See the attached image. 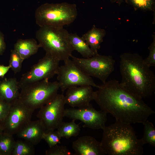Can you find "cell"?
I'll use <instances>...</instances> for the list:
<instances>
[{"mask_svg":"<svg viewBox=\"0 0 155 155\" xmlns=\"http://www.w3.org/2000/svg\"><path fill=\"white\" fill-rule=\"evenodd\" d=\"M61 138L57 131L46 130L43 135L42 139L46 142L50 148L60 144Z\"/></svg>","mask_w":155,"mask_h":155,"instance_id":"cell-25","label":"cell"},{"mask_svg":"<svg viewBox=\"0 0 155 155\" xmlns=\"http://www.w3.org/2000/svg\"><path fill=\"white\" fill-rule=\"evenodd\" d=\"M69 40L73 50L77 51L84 58L90 57L97 54L93 51L82 37L79 36L76 33H70Z\"/></svg>","mask_w":155,"mask_h":155,"instance_id":"cell-19","label":"cell"},{"mask_svg":"<svg viewBox=\"0 0 155 155\" xmlns=\"http://www.w3.org/2000/svg\"><path fill=\"white\" fill-rule=\"evenodd\" d=\"M66 90L64 95L65 104L72 108L88 105L94 99L95 91L90 86H72Z\"/></svg>","mask_w":155,"mask_h":155,"instance_id":"cell-13","label":"cell"},{"mask_svg":"<svg viewBox=\"0 0 155 155\" xmlns=\"http://www.w3.org/2000/svg\"><path fill=\"white\" fill-rule=\"evenodd\" d=\"M72 147L76 155L105 154L101 147L100 142L89 135L79 137L73 142Z\"/></svg>","mask_w":155,"mask_h":155,"instance_id":"cell-14","label":"cell"},{"mask_svg":"<svg viewBox=\"0 0 155 155\" xmlns=\"http://www.w3.org/2000/svg\"><path fill=\"white\" fill-rule=\"evenodd\" d=\"M46 155H76L64 146L56 145L45 152Z\"/></svg>","mask_w":155,"mask_h":155,"instance_id":"cell-26","label":"cell"},{"mask_svg":"<svg viewBox=\"0 0 155 155\" xmlns=\"http://www.w3.org/2000/svg\"><path fill=\"white\" fill-rule=\"evenodd\" d=\"M95 91L94 100L101 110L116 121L131 124L143 123L155 111L142 98L125 89L117 80L106 82Z\"/></svg>","mask_w":155,"mask_h":155,"instance_id":"cell-1","label":"cell"},{"mask_svg":"<svg viewBox=\"0 0 155 155\" xmlns=\"http://www.w3.org/2000/svg\"><path fill=\"white\" fill-rule=\"evenodd\" d=\"M19 89L18 81L15 78L0 81V100L11 104L18 99Z\"/></svg>","mask_w":155,"mask_h":155,"instance_id":"cell-16","label":"cell"},{"mask_svg":"<svg viewBox=\"0 0 155 155\" xmlns=\"http://www.w3.org/2000/svg\"><path fill=\"white\" fill-rule=\"evenodd\" d=\"M39 48L34 39H19L14 44L13 49L24 60L36 53Z\"/></svg>","mask_w":155,"mask_h":155,"instance_id":"cell-17","label":"cell"},{"mask_svg":"<svg viewBox=\"0 0 155 155\" xmlns=\"http://www.w3.org/2000/svg\"><path fill=\"white\" fill-rule=\"evenodd\" d=\"M34 145L25 141L16 142L11 155H33L35 154Z\"/></svg>","mask_w":155,"mask_h":155,"instance_id":"cell-22","label":"cell"},{"mask_svg":"<svg viewBox=\"0 0 155 155\" xmlns=\"http://www.w3.org/2000/svg\"><path fill=\"white\" fill-rule=\"evenodd\" d=\"M59 66L57 75L60 88L63 92L69 88L74 86L89 85L98 88L97 85L91 77L81 69L72 60L69 59Z\"/></svg>","mask_w":155,"mask_h":155,"instance_id":"cell-8","label":"cell"},{"mask_svg":"<svg viewBox=\"0 0 155 155\" xmlns=\"http://www.w3.org/2000/svg\"><path fill=\"white\" fill-rule=\"evenodd\" d=\"M23 61L19 55L14 49L11 50L9 65L15 74L21 71Z\"/></svg>","mask_w":155,"mask_h":155,"instance_id":"cell-24","label":"cell"},{"mask_svg":"<svg viewBox=\"0 0 155 155\" xmlns=\"http://www.w3.org/2000/svg\"><path fill=\"white\" fill-rule=\"evenodd\" d=\"M70 57L86 73L98 79L103 84L106 82L114 69L115 61L111 55L98 53L89 58H79L72 55Z\"/></svg>","mask_w":155,"mask_h":155,"instance_id":"cell-7","label":"cell"},{"mask_svg":"<svg viewBox=\"0 0 155 155\" xmlns=\"http://www.w3.org/2000/svg\"><path fill=\"white\" fill-rule=\"evenodd\" d=\"M16 142L12 135L3 132L0 134V153L2 155H11Z\"/></svg>","mask_w":155,"mask_h":155,"instance_id":"cell-21","label":"cell"},{"mask_svg":"<svg viewBox=\"0 0 155 155\" xmlns=\"http://www.w3.org/2000/svg\"><path fill=\"white\" fill-rule=\"evenodd\" d=\"M58 81L43 80L26 85L21 89L18 99L27 108L34 111L40 109L58 93Z\"/></svg>","mask_w":155,"mask_h":155,"instance_id":"cell-6","label":"cell"},{"mask_svg":"<svg viewBox=\"0 0 155 155\" xmlns=\"http://www.w3.org/2000/svg\"><path fill=\"white\" fill-rule=\"evenodd\" d=\"M105 31L103 29L98 28L94 26L87 32L83 34L82 38L87 43L93 51L97 54L98 50L103 41Z\"/></svg>","mask_w":155,"mask_h":155,"instance_id":"cell-18","label":"cell"},{"mask_svg":"<svg viewBox=\"0 0 155 155\" xmlns=\"http://www.w3.org/2000/svg\"><path fill=\"white\" fill-rule=\"evenodd\" d=\"M106 113L98 111L90 104L78 108L65 109L64 116L72 120H80L84 123L83 127L93 129H102L107 121Z\"/></svg>","mask_w":155,"mask_h":155,"instance_id":"cell-12","label":"cell"},{"mask_svg":"<svg viewBox=\"0 0 155 155\" xmlns=\"http://www.w3.org/2000/svg\"><path fill=\"white\" fill-rule=\"evenodd\" d=\"M144 125V135L141 138L144 144H148L155 147V127L152 123L146 120Z\"/></svg>","mask_w":155,"mask_h":155,"instance_id":"cell-23","label":"cell"},{"mask_svg":"<svg viewBox=\"0 0 155 155\" xmlns=\"http://www.w3.org/2000/svg\"><path fill=\"white\" fill-rule=\"evenodd\" d=\"M33 112L16 100L10 104L7 115L0 122L3 132L12 135L16 134L31 120Z\"/></svg>","mask_w":155,"mask_h":155,"instance_id":"cell-11","label":"cell"},{"mask_svg":"<svg viewBox=\"0 0 155 155\" xmlns=\"http://www.w3.org/2000/svg\"><path fill=\"white\" fill-rule=\"evenodd\" d=\"M3 132V128L0 125V134L1 133Z\"/></svg>","mask_w":155,"mask_h":155,"instance_id":"cell-32","label":"cell"},{"mask_svg":"<svg viewBox=\"0 0 155 155\" xmlns=\"http://www.w3.org/2000/svg\"><path fill=\"white\" fill-rule=\"evenodd\" d=\"M10 68H11V67L9 65L7 66L0 65V77L3 78L5 75L9 71Z\"/></svg>","mask_w":155,"mask_h":155,"instance_id":"cell-31","label":"cell"},{"mask_svg":"<svg viewBox=\"0 0 155 155\" xmlns=\"http://www.w3.org/2000/svg\"><path fill=\"white\" fill-rule=\"evenodd\" d=\"M65 104L63 94H57L40 108L37 116L46 130H55L63 122Z\"/></svg>","mask_w":155,"mask_h":155,"instance_id":"cell-10","label":"cell"},{"mask_svg":"<svg viewBox=\"0 0 155 155\" xmlns=\"http://www.w3.org/2000/svg\"><path fill=\"white\" fill-rule=\"evenodd\" d=\"M131 2L138 8L149 9L151 8L152 5V0H130Z\"/></svg>","mask_w":155,"mask_h":155,"instance_id":"cell-28","label":"cell"},{"mask_svg":"<svg viewBox=\"0 0 155 155\" xmlns=\"http://www.w3.org/2000/svg\"><path fill=\"white\" fill-rule=\"evenodd\" d=\"M10 104L0 100V122L7 115L9 110Z\"/></svg>","mask_w":155,"mask_h":155,"instance_id":"cell-29","label":"cell"},{"mask_svg":"<svg viewBox=\"0 0 155 155\" xmlns=\"http://www.w3.org/2000/svg\"><path fill=\"white\" fill-rule=\"evenodd\" d=\"M101 145L105 154L142 155L144 144L131 124L116 121L102 129Z\"/></svg>","mask_w":155,"mask_h":155,"instance_id":"cell-3","label":"cell"},{"mask_svg":"<svg viewBox=\"0 0 155 155\" xmlns=\"http://www.w3.org/2000/svg\"><path fill=\"white\" fill-rule=\"evenodd\" d=\"M72 120L69 122H63L57 129V131L61 138H69L76 137L80 133V128L79 125Z\"/></svg>","mask_w":155,"mask_h":155,"instance_id":"cell-20","label":"cell"},{"mask_svg":"<svg viewBox=\"0 0 155 155\" xmlns=\"http://www.w3.org/2000/svg\"><path fill=\"white\" fill-rule=\"evenodd\" d=\"M6 48V45L4 41V36L0 31V55H2Z\"/></svg>","mask_w":155,"mask_h":155,"instance_id":"cell-30","label":"cell"},{"mask_svg":"<svg viewBox=\"0 0 155 155\" xmlns=\"http://www.w3.org/2000/svg\"><path fill=\"white\" fill-rule=\"evenodd\" d=\"M69 34L63 26H44L36 31V37L46 53L64 62L70 58L74 51L70 42Z\"/></svg>","mask_w":155,"mask_h":155,"instance_id":"cell-4","label":"cell"},{"mask_svg":"<svg viewBox=\"0 0 155 155\" xmlns=\"http://www.w3.org/2000/svg\"><path fill=\"white\" fill-rule=\"evenodd\" d=\"M46 130L40 120H31L16 135L19 138L34 145L38 144L42 139Z\"/></svg>","mask_w":155,"mask_h":155,"instance_id":"cell-15","label":"cell"},{"mask_svg":"<svg viewBox=\"0 0 155 155\" xmlns=\"http://www.w3.org/2000/svg\"><path fill=\"white\" fill-rule=\"evenodd\" d=\"M60 61L52 55L46 53L29 71L22 75L18 81L19 89L32 83L53 78L57 74Z\"/></svg>","mask_w":155,"mask_h":155,"instance_id":"cell-9","label":"cell"},{"mask_svg":"<svg viewBox=\"0 0 155 155\" xmlns=\"http://www.w3.org/2000/svg\"><path fill=\"white\" fill-rule=\"evenodd\" d=\"M121 84L131 93L142 98L151 95L155 90V75L136 53H125L120 56Z\"/></svg>","mask_w":155,"mask_h":155,"instance_id":"cell-2","label":"cell"},{"mask_svg":"<svg viewBox=\"0 0 155 155\" xmlns=\"http://www.w3.org/2000/svg\"><path fill=\"white\" fill-rule=\"evenodd\" d=\"M0 155H2V154H1L0 153Z\"/></svg>","mask_w":155,"mask_h":155,"instance_id":"cell-33","label":"cell"},{"mask_svg":"<svg viewBox=\"0 0 155 155\" xmlns=\"http://www.w3.org/2000/svg\"><path fill=\"white\" fill-rule=\"evenodd\" d=\"M77 16L76 5L65 2L43 4L36 9L35 13L36 23L40 27L63 26L73 22Z\"/></svg>","mask_w":155,"mask_h":155,"instance_id":"cell-5","label":"cell"},{"mask_svg":"<svg viewBox=\"0 0 155 155\" xmlns=\"http://www.w3.org/2000/svg\"><path fill=\"white\" fill-rule=\"evenodd\" d=\"M149 54L148 57L145 59L144 61L150 67L155 66V40L154 39L153 42L149 47Z\"/></svg>","mask_w":155,"mask_h":155,"instance_id":"cell-27","label":"cell"}]
</instances>
